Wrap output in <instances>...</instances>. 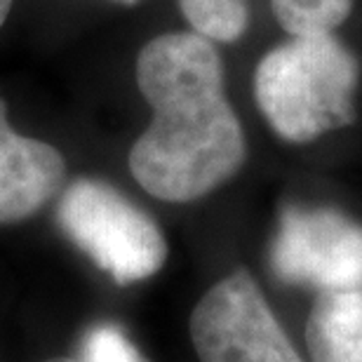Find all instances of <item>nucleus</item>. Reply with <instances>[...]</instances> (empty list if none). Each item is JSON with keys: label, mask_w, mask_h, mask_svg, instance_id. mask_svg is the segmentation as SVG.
Returning a JSON list of instances; mask_svg holds the SVG:
<instances>
[{"label": "nucleus", "mask_w": 362, "mask_h": 362, "mask_svg": "<svg viewBox=\"0 0 362 362\" xmlns=\"http://www.w3.org/2000/svg\"><path fill=\"white\" fill-rule=\"evenodd\" d=\"M275 275L292 285L344 292L362 285V226L325 207L282 209L271 247Z\"/></svg>", "instance_id": "39448f33"}, {"label": "nucleus", "mask_w": 362, "mask_h": 362, "mask_svg": "<svg viewBox=\"0 0 362 362\" xmlns=\"http://www.w3.org/2000/svg\"><path fill=\"white\" fill-rule=\"evenodd\" d=\"M313 362H362V292H322L306 322Z\"/></svg>", "instance_id": "0eeeda50"}, {"label": "nucleus", "mask_w": 362, "mask_h": 362, "mask_svg": "<svg viewBox=\"0 0 362 362\" xmlns=\"http://www.w3.org/2000/svg\"><path fill=\"white\" fill-rule=\"evenodd\" d=\"M66 163L54 146L21 136L7 122L0 99V223L28 219L59 193Z\"/></svg>", "instance_id": "423d86ee"}, {"label": "nucleus", "mask_w": 362, "mask_h": 362, "mask_svg": "<svg viewBox=\"0 0 362 362\" xmlns=\"http://www.w3.org/2000/svg\"><path fill=\"white\" fill-rule=\"evenodd\" d=\"M360 64L332 33L292 35L259 62L255 94L282 139L308 144L356 120Z\"/></svg>", "instance_id": "f03ea898"}, {"label": "nucleus", "mask_w": 362, "mask_h": 362, "mask_svg": "<svg viewBox=\"0 0 362 362\" xmlns=\"http://www.w3.org/2000/svg\"><path fill=\"white\" fill-rule=\"evenodd\" d=\"M136 83L153 108L129 151V172L144 191L165 202H191L243 168L247 144L212 40L195 31L158 35L139 52Z\"/></svg>", "instance_id": "f257e3e1"}, {"label": "nucleus", "mask_w": 362, "mask_h": 362, "mask_svg": "<svg viewBox=\"0 0 362 362\" xmlns=\"http://www.w3.org/2000/svg\"><path fill=\"white\" fill-rule=\"evenodd\" d=\"M47 362H81V360H74V358H52V360H47Z\"/></svg>", "instance_id": "f8f14e48"}, {"label": "nucleus", "mask_w": 362, "mask_h": 362, "mask_svg": "<svg viewBox=\"0 0 362 362\" xmlns=\"http://www.w3.org/2000/svg\"><path fill=\"white\" fill-rule=\"evenodd\" d=\"M81 362H146L118 325L101 322L88 329L81 346Z\"/></svg>", "instance_id": "9d476101"}, {"label": "nucleus", "mask_w": 362, "mask_h": 362, "mask_svg": "<svg viewBox=\"0 0 362 362\" xmlns=\"http://www.w3.org/2000/svg\"><path fill=\"white\" fill-rule=\"evenodd\" d=\"M62 230L118 285L146 280L163 269L168 243L151 216L101 179L81 177L57 205Z\"/></svg>", "instance_id": "7ed1b4c3"}, {"label": "nucleus", "mask_w": 362, "mask_h": 362, "mask_svg": "<svg viewBox=\"0 0 362 362\" xmlns=\"http://www.w3.org/2000/svg\"><path fill=\"white\" fill-rule=\"evenodd\" d=\"M188 24L207 40L233 42L250 21L247 0H179Z\"/></svg>", "instance_id": "6e6552de"}, {"label": "nucleus", "mask_w": 362, "mask_h": 362, "mask_svg": "<svg viewBox=\"0 0 362 362\" xmlns=\"http://www.w3.org/2000/svg\"><path fill=\"white\" fill-rule=\"evenodd\" d=\"M188 329L200 362H303L243 269L207 289Z\"/></svg>", "instance_id": "20e7f679"}, {"label": "nucleus", "mask_w": 362, "mask_h": 362, "mask_svg": "<svg viewBox=\"0 0 362 362\" xmlns=\"http://www.w3.org/2000/svg\"><path fill=\"white\" fill-rule=\"evenodd\" d=\"M10 7H12V0H0V26H3V21L7 19V14H10Z\"/></svg>", "instance_id": "9b49d317"}, {"label": "nucleus", "mask_w": 362, "mask_h": 362, "mask_svg": "<svg viewBox=\"0 0 362 362\" xmlns=\"http://www.w3.org/2000/svg\"><path fill=\"white\" fill-rule=\"evenodd\" d=\"M278 24L292 35L332 33L353 10V0H271Z\"/></svg>", "instance_id": "1a4fd4ad"}]
</instances>
